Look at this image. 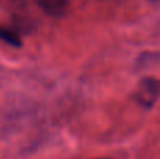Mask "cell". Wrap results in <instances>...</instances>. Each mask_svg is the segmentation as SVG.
Listing matches in <instances>:
<instances>
[{"instance_id":"obj_4","label":"cell","mask_w":160,"mask_h":159,"mask_svg":"<svg viewBox=\"0 0 160 159\" xmlns=\"http://www.w3.org/2000/svg\"><path fill=\"white\" fill-rule=\"evenodd\" d=\"M100 159H108V158H100Z\"/></svg>"},{"instance_id":"obj_3","label":"cell","mask_w":160,"mask_h":159,"mask_svg":"<svg viewBox=\"0 0 160 159\" xmlns=\"http://www.w3.org/2000/svg\"><path fill=\"white\" fill-rule=\"evenodd\" d=\"M0 39L4 44L10 45V47H16V48L21 47V39H20L18 34L14 33L13 30H8V28L3 27V25H0Z\"/></svg>"},{"instance_id":"obj_1","label":"cell","mask_w":160,"mask_h":159,"mask_svg":"<svg viewBox=\"0 0 160 159\" xmlns=\"http://www.w3.org/2000/svg\"><path fill=\"white\" fill-rule=\"evenodd\" d=\"M159 99V80L156 78H143L135 90V100L139 106L149 110Z\"/></svg>"},{"instance_id":"obj_2","label":"cell","mask_w":160,"mask_h":159,"mask_svg":"<svg viewBox=\"0 0 160 159\" xmlns=\"http://www.w3.org/2000/svg\"><path fill=\"white\" fill-rule=\"evenodd\" d=\"M38 3L45 13L58 17L66 13V10L69 8L70 0H38Z\"/></svg>"},{"instance_id":"obj_5","label":"cell","mask_w":160,"mask_h":159,"mask_svg":"<svg viewBox=\"0 0 160 159\" xmlns=\"http://www.w3.org/2000/svg\"><path fill=\"white\" fill-rule=\"evenodd\" d=\"M153 2H155V0H153Z\"/></svg>"}]
</instances>
